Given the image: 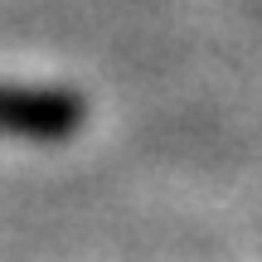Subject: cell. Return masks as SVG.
Segmentation results:
<instances>
[{"label":"cell","mask_w":262,"mask_h":262,"mask_svg":"<svg viewBox=\"0 0 262 262\" xmlns=\"http://www.w3.org/2000/svg\"><path fill=\"white\" fill-rule=\"evenodd\" d=\"M88 122V102L63 88H15L0 83V136L19 141H68Z\"/></svg>","instance_id":"obj_1"}]
</instances>
